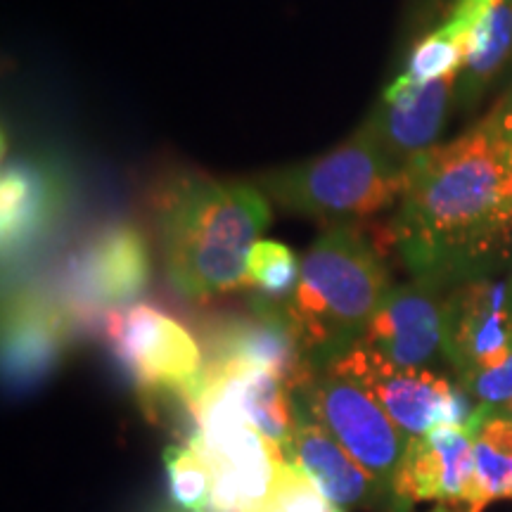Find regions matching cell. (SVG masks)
I'll use <instances>...</instances> for the list:
<instances>
[{"label": "cell", "mask_w": 512, "mask_h": 512, "mask_svg": "<svg viewBox=\"0 0 512 512\" xmlns=\"http://www.w3.org/2000/svg\"><path fill=\"white\" fill-rule=\"evenodd\" d=\"M292 394L370 477L394 489L411 439L384 413L366 384L342 368L328 366L313 370L309 382Z\"/></svg>", "instance_id": "obj_7"}, {"label": "cell", "mask_w": 512, "mask_h": 512, "mask_svg": "<svg viewBox=\"0 0 512 512\" xmlns=\"http://www.w3.org/2000/svg\"><path fill=\"white\" fill-rule=\"evenodd\" d=\"M479 427L441 425L408 441L396 477V496L406 503L439 501L446 508H470L475 489V437Z\"/></svg>", "instance_id": "obj_14"}, {"label": "cell", "mask_w": 512, "mask_h": 512, "mask_svg": "<svg viewBox=\"0 0 512 512\" xmlns=\"http://www.w3.org/2000/svg\"><path fill=\"white\" fill-rule=\"evenodd\" d=\"M389 238L413 280L439 290L512 266V202L503 192V152L479 124L406 166Z\"/></svg>", "instance_id": "obj_1"}, {"label": "cell", "mask_w": 512, "mask_h": 512, "mask_svg": "<svg viewBox=\"0 0 512 512\" xmlns=\"http://www.w3.org/2000/svg\"><path fill=\"white\" fill-rule=\"evenodd\" d=\"M456 79L458 74H451L408 88L396 100H382L368 117L377 143L401 169L437 147L448 112L456 107Z\"/></svg>", "instance_id": "obj_15"}, {"label": "cell", "mask_w": 512, "mask_h": 512, "mask_svg": "<svg viewBox=\"0 0 512 512\" xmlns=\"http://www.w3.org/2000/svg\"><path fill=\"white\" fill-rule=\"evenodd\" d=\"M498 415H503V418H508V420L512 422V401L505 403V406L501 408V411H498Z\"/></svg>", "instance_id": "obj_28"}, {"label": "cell", "mask_w": 512, "mask_h": 512, "mask_svg": "<svg viewBox=\"0 0 512 512\" xmlns=\"http://www.w3.org/2000/svg\"><path fill=\"white\" fill-rule=\"evenodd\" d=\"M432 512H456V510H451V508H446V505H439V508H434Z\"/></svg>", "instance_id": "obj_29"}, {"label": "cell", "mask_w": 512, "mask_h": 512, "mask_svg": "<svg viewBox=\"0 0 512 512\" xmlns=\"http://www.w3.org/2000/svg\"><path fill=\"white\" fill-rule=\"evenodd\" d=\"M330 503L292 463L280 470L271 496L256 512H330Z\"/></svg>", "instance_id": "obj_24"}, {"label": "cell", "mask_w": 512, "mask_h": 512, "mask_svg": "<svg viewBox=\"0 0 512 512\" xmlns=\"http://www.w3.org/2000/svg\"><path fill=\"white\" fill-rule=\"evenodd\" d=\"M501 152H503V192L512 202V145L510 147L501 145Z\"/></svg>", "instance_id": "obj_27"}, {"label": "cell", "mask_w": 512, "mask_h": 512, "mask_svg": "<svg viewBox=\"0 0 512 512\" xmlns=\"http://www.w3.org/2000/svg\"><path fill=\"white\" fill-rule=\"evenodd\" d=\"M162 512H181V510H176V508H174V505H169V508H164Z\"/></svg>", "instance_id": "obj_30"}, {"label": "cell", "mask_w": 512, "mask_h": 512, "mask_svg": "<svg viewBox=\"0 0 512 512\" xmlns=\"http://www.w3.org/2000/svg\"><path fill=\"white\" fill-rule=\"evenodd\" d=\"M169 501L181 512H214V477L202 451L192 441L166 446L164 451Z\"/></svg>", "instance_id": "obj_22"}, {"label": "cell", "mask_w": 512, "mask_h": 512, "mask_svg": "<svg viewBox=\"0 0 512 512\" xmlns=\"http://www.w3.org/2000/svg\"><path fill=\"white\" fill-rule=\"evenodd\" d=\"M512 498V422L494 413L475 437V489L467 512Z\"/></svg>", "instance_id": "obj_21"}, {"label": "cell", "mask_w": 512, "mask_h": 512, "mask_svg": "<svg viewBox=\"0 0 512 512\" xmlns=\"http://www.w3.org/2000/svg\"><path fill=\"white\" fill-rule=\"evenodd\" d=\"M332 366L354 375L370 389L384 413L408 439L425 437L434 427H482L491 418L470 394L432 368H401L356 344Z\"/></svg>", "instance_id": "obj_8"}, {"label": "cell", "mask_w": 512, "mask_h": 512, "mask_svg": "<svg viewBox=\"0 0 512 512\" xmlns=\"http://www.w3.org/2000/svg\"><path fill=\"white\" fill-rule=\"evenodd\" d=\"M302 273V261L290 247L273 240H259L247 259L245 287H252L261 302L287 306L294 297Z\"/></svg>", "instance_id": "obj_23"}, {"label": "cell", "mask_w": 512, "mask_h": 512, "mask_svg": "<svg viewBox=\"0 0 512 512\" xmlns=\"http://www.w3.org/2000/svg\"><path fill=\"white\" fill-rule=\"evenodd\" d=\"M192 418L195 434L185 441L200 448L211 467L214 512L259 510L290 463L285 453L254 430L226 384L207 373Z\"/></svg>", "instance_id": "obj_5"}, {"label": "cell", "mask_w": 512, "mask_h": 512, "mask_svg": "<svg viewBox=\"0 0 512 512\" xmlns=\"http://www.w3.org/2000/svg\"><path fill=\"white\" fill-rule=\"evenodd\" d=\"M3 256L27 254L60 221L67 200L62 176L43 162H12L3 169Z\"/></svg>", "instance_id": "obj_16"}, {"label": "cell", "mask_w": 512, "mask_h": 512, "mask_svg": "<svg viewBox=\"0 0 512 512\" xmlns=\"http://www.w3.org/2000/svg\"><path fill=\"white\" fill-rule=\"evenodd\" d=\"M204 373L221 380L261 437L290 453L294 403L290 387L271 370L247 363H204Z\"/></svg>", "instance_id": "obj_19"}, {"label": "cell", "mask_w": 512, "mask_h": 512, "mask_svg": "<svg viewBox=\"0 0 512 512\" xmlns=\"http://www.w3.org/2000/svg\"><path fill=\"white\" fill-rule=\"evenodd\" d=\"M72 323V313L36 294L12 299L5 309V373L10 380H41L60 358Z\"/></svg>", "instance_id": "obj_17"}, {"label": "cell", "mask_w": 512, "mask_h": 512, "mask_svg": "<svg viewBox=\"0 0 512 512\" xmlns=\"http://www.w3.org/2000/svg\"><path fill=\"white\" fill-rule=\"evenodd\" d=\"M207 363H247L271 370L290 392H297L313 375L299 339L294 335L287 306H275L254 297L249 316L223 318L207 335Z\"/></svg>", "instance_id": "obj_13"}, {"label": "cell", "mask_w": 512, "mask_h": 512, "mask_svg": "<svg viewBox=\"0 0 512 512\" xmlns=\"http://www.w3.org/2000/svg\"><path fill=\"white\" fill-rule=\"evenodd\" d=\"M444 290L425 280L389 287L361 347L401 368H430L444 356Z\"/></svg>", "instance_id": "obj_12"}, {"label": "cell", "mask_w": 512, "mask_h": 512, "mask_svg": "<svg viewBox=\"0 0 512 512\" xmlns=\"http://www.w3.org/2000/svg\"><path fill=\"white\" fill-rule=\"evenodd\" d=\"M467 394L475 399L479 406L489 408L491 413H498L505 403L512 401V351L501 366L494 370H486L460 384Z\"/></svg>", "instance_id": "obj_25"}, {"label": "cell", "mask_w": 512, "mask_h": 512, "mask_svg": "<svg viewBox=\"0 0 512 512\" xmlns=\"http://www.w3.org/2000/svg\"><path fill=\"white\" fill-rule=\"evenodd\" d=\"M150 280V254L138 228L110 226L81 249L69 271L64 309L74 320H105L107 313L136 304Z\"/></svg>", "instance_id": "obj_10"}, {"label": "cell", "mask_w": 512, "mask_h": 512, "mask_svg": "<svg viewBox=\"0 0 512 512\" xmlns=\"http://www.w3.org/2000/svg\"><path fill=\"white\" fill-rule=\"evenodd\" d=\"M482 124L489 128V133L498 140V143L505 147L512 145V86Z\"/></svg>", "instance_id": "obj_26"}, {"label": "cell", "mask_w": 512, "mask_h": 512, "mask_svg": "<svg viewBox=\"0 0 512 512\" xmlns=\"http://www.w3.org/2000/svg\"><path fill=\"white\" fill-rule=\"evenodd\" d=\"M294 430L287 460L297 467L318 494L339 512H411L413 505L401 501L394 489L370 477L354 458L337 444L335 437L313 418L306 403L292 394Z\"/></svg>", "instance_id": "obj_11"}, {"label": "cell", "mask_w": 512, "mask_h": 512, "mask_svg": "<svg viewBox=\"0 0 512 512\" xmlns=\"http://www.w3.org/2000/svg\"><path fill=\"white\" fill-rule=\"evenodd\" d=\"M510 278H512V266H510Z\"/></svg>", "instance_id": "obj_31"}, {"label": "cell", "mask_w": 512, "mask_h": 512, "mask_svg": "<svg viewBox=\"0 0 512 512\" xmlns=\"http://www.w3.org/2000/svg\"><path fill=\"white\" fill-rule=\"evenodd\" d=\"M496 3L498 0H458L453 5L451 17L411 50L406 69L389 83L382 100H396L408 88L437 81L441 76L458 74L467 57L472 36Z\"/></svg>", "instance_id": "obj_18"}, {"label": "cell", "mask_w": 512, "mask_h": 512, "mask_svg": "<svg viewBox=\"0 0 512 512\" xmlns=\"http://www.w3.org/2000/svg\"><path fill=\"white\" fill-rule=\"evenodd\" d=\"M152 204L166 278L178 294L207 299L245 287L249 252L271 219L259 190L185 171L159 185Z\"/></svg>", "instance_id": "obj_2"}, {"label": "cell", "mask_w": 512, "mask_h": 512, "mask_svg": "<svg viewBox=\"0 0 512 512\" xmlns=\"http://www.w3.org/2000/svg\"><path fill=\"white\" fill-rule=\"evenodd\" d=\"M512 351V278L486 275L453 287L444 299V358L458 384L501 366Z\"/></svg>", "instance_id": "obj_9"}, {"label": "cell", "mask_w": 512, "mask_h": 512, "mask_svg": "<svg viewBox=\"0 0 512 512\" xmlns=\"http://www.w3.org/2000/svg\"><path fill=\"white\" fill-rule=\"evenodd\" d=\"M512 60V0H498L472 36L456 79V107L475 110L482 95Z\"/></svg>", "instance_id": "obj_20"}, {"label": "cell", "mask_w": 512, "mask_h": 512, "mask_svg": "<svg viewBox=\"0 0 512 512\" xmlns=\"http://www.w3.org/2000/svg\"><path fill=\"white\" fill-rule=\"evenodd\" d=\"M387 292V268L356 223L325 230L304 254L297 292L287 304L311 368H328L347 356Z\"/></svg>", "instance_id": "obj_3"}, {"label": "cell", "mask_w": 512, "mask_h": 512, "mask_svg": "<svg viewBox=\"0 0 512 512\" xmlns=\"http://www.w3.org/2000/svg\"><path fill=\"white\" fill-rule=\"evenodd\" d=\"M107 344L145 401L176 399L192 413L204 382V354L174 316L136 302L102 320Z\"/></svg>", "instance_id": "obj_6"}, {"label": "cell", "mask_w": 512, "mask_h": 512, "mask_svg": "<svg viewBox=\"0 0 512 512\" xmlns=\"http://www.w3.org/2000/svg\"><path fill=\"white\" fill-rule=\"evenodd\" d=\"M406 185L401 169L373 128L363 124L335 150L311 162L287 166L259 178V188L292 214L335 223H354L399 204Z\"/></svg>", "instance_id": "obj_4"}]
</instances>
